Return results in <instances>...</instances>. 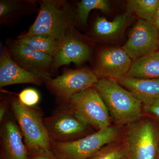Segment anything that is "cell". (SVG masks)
<instances>
[{
  "label": "cell",
  "mask_w": 159,
  "mask_h": 159,
  "mask_svg": "<svg viewBox=\"0 0 159 159\" xmlns=\"http://www.w3.org/2000/svg\"><path fill=\"white\" fill-rule=\"evenodd\" d=\"M38 14L28 31L19 37L34 35L50 36L62 41L76 23L75 9L65 0H39Z\"/></svg>",
  "instance_id": "1"
},
{
  "label": "cell",
  "mask_w": 159,
  "mask_h": 159,
  "mask_svg": "<svg viewBox=\"0 0 159 159\" xmlns=\"http://www.w3.org/2000/svg\"><path fill=\"white\" fill-rule=\"evenodd\" d=\"M105 102L114 122L123 125L136 122L142 116V102L115 79H99L94 86Z\"/></svg>",
  "instance_id": "2"
},
{
  "label": "cell",
  "mask_w": 159,
  "mask_h": 159,
  "mask_svg": "<svg viewBox=\"0 0 159 159\" xmlns=\"http://www.w3.org/2000/svg\"><path fill=\"white\" fill-rule=\"evenodd\" d=\"M119 129L109 126L80 139L64 142H51V151L58 159H88L102 147L116 142Z\"/></svg>",
  "instance_id": "3"
},
{
  "label": "cell",
  "mask_w": 159,
  "mask_h": 159,
  "mask_svg": "<svg viewBox=\"0 0 159 159\" xmlns=\"http://www.w3.org/2000/svg\"><path fill=\"white\" fill-rule=\"evenodd\" d=\"M10 103L28 151L38 149L51 151V139L39 113L23 105L15 97L11 98Z\"/></svg>",
  "instance_id": "4"
},
{
  "label": "cell",
  "mask_w": 159,
  "mask_h": 159,
  "mask_svg": "<svg viewBox=\"0 0 159 159\" xmlns=\"http://www.w3.org/2000/svg\"><path fill=\"white\" fill-rule=\"evenodd\" d=\"M63 104L83 122L97 131L110 126L108 109L94 87L77 94Z\"/></svg>",
  "instance_id": "5"
},
{
  "label": "cell",
  "mask_w": 159,
  "mask_h": 159,
  "mask_svg": "<svg viewBox=\"0 0 159 159\" xmlns=\"http://www.w3.org/2000/svg\"><path fill=\"white\" fill-rule=\"evenodd\" d=\"M124 159H157L159 150V130L150 121L132 125L126 132Z\"/></svg>",
  "instance_id": "6"
},
{
  "label": "cell",
  "mask_w": 159,
  "mask_h": 159,
  "mask_svg": "<svg viewBox=\"0 0 159 159\" xmlns=\"http://www.w3.org/2000/svg\"><path fill=\"white\" fill-rule=\"evenodd\" d=\"M6 46L12 59L23 68L39 77L44 83L52 79L53 57L32 48L17 39H8Z\"/></svg>",
  "instance_id": "7"
},
{
  "label": "cell",
  "mask_w": 159,
  "mask_h": 159,
  "mask_svg": "<svg viewBox=\"0 0 159 159\" xmlns=\"http://www.w3.org/2000/svg\"><path fill=\"white\" fill-rule=\"evenodd\" d=\"M98 80L93 70L73 69L65 70L62 74L45 84L63 103L77 94L95 86Z\"/></svg>",
  "instance_id": "8"
},
{
  "label": "cell",
  "mask_w": 159,
  "mask_h": 159,
  "mask_svg": "<svg viewBox=\"0 0 159 159\" xmlns=\"http://www.w3.org/2000/svg\"><path fill=\"white\" fill-rule=\"evenodd\" d=\"M43 120L51 142L74 141L89 130V125L65 106Z\"/></svg>",
  "instance_id": "9"
},
{
  "label": "cell",
  "mask_w": 159,
  "mask_h": 159,
  "mask_svg": "<svg viewBox=\"0 0 159 159\" xmlns=\"http://www.w3.org/2000/svg\"><path fill=\"white\" fill-rule=\"evenodd\" d=\"M159 40V33L154 25L139 20L131 30L122 48L134 60L157 51Z\"/></svg>",
  "instance_id": "10"
},
{
  "label": "cell",
  "mask_w": 159,
  "mask_h": 159,
  "mask_svg": "<svg viewBox=\"0 0 159 159\" xmlns=\"http://www.w3.org/2000/svg\"><path fill=\"white\" fill-rule=\"evenodd\" d=\"M91 52V47L73 26L60 42L53 57L52 73L60 67L72 63L77 65L82 64L90 59Z\"/></svg>",
  "instance_id": "11"
},
{
  "label": "cell",
  "mask_w": 159,
  "mask_h": 159,
  "mask_svg": "<svg viewBox=\"0 0 159 159\" xmlns=\"http://www.w3.org/2000/svg\"><path fill=\"white\" fill-rule=\"evenodd\" d=\"M132 63V59L122 48L104 49L98 53L93 71L99 79L116 80L126 76Z\"/></svg>",
  "instance_id": "12"
},
{
  "label": "cell",
  "mask_w": 159,
  "mask_h": 159,
  "mask_svg": "<svg viewBox=\"0 0 159 159\" xmlns=\"http://www.w3.org/2000/svg\"><path fill=\"white\" fill-rule=\"evenodd\" d=\"M42 80L23 68L12 59L6 46L0 55V88L16 84H31L41 86Z\"/></svg>",
  "instance_id": "13"
},
{
  "label": "cell",
  "mask_w": 159,
  "mask_h": 159,
  "mask_svg": "<svg viewBox=\"0 0 159 159\" xmlns=\"http://www.w3.org/2000/svg\"><path fill=\"white\" fill-rule=\"evenodd\" d=\"M2 153L5 159H28L29 151L23 141L22 134L11 119L3 123L1 133Z\"/></svg>",
  "instance_id": "14"
},
{
  "label": "cell",
  "mask_w": 159,
  "mask_h": 159,
  "mask_svg": "<svg viewBox=\"0 0 159 159\" xmlns=\"http://www.w3.org/2000/svg\"><path fill=\"white\" fill-rule=\"evenodd\" d=\"M39 10V5L35 0H1L0 25H12L24 16Z\"/></svg>",
  "instance_id": "15"
},
{
  "label": "cell",
  "mask_w": 159,
  "mask_h": 159,
  "mask_svg": "<svg viewBox=\"0 0 159 159\" xmlns=\"http://www.w3.org/2000/svg\"><path fill=\"white\" fill-rule=\"evenodd\" d=\"M116 80L144 105L159 99V79H137L124 77Z\"/></svg>",
  "instance_id": "16"
},
{
  "label": "cell",
  "mask_w": 159,
  "mask_h": 159,
  "mask_svg": "<svg viewBox=\"0 0 159 159\" xmlns=\"http://www.w3.org/2000/svg\"><path fill=\"white\" fill-rule=\"evenodd\" d=\"M125 77L137 79H159V51L134 60Z\"/></svg>",
  "instance_id": "17"
},
{
  "label": "cell",
  "mask_w": 159,
  "mask_h": 159,
  "mask_svg": "<svg viewBox=\"0 0 159 159\" xmlns=\"http://www.w3.org/2000/svg\"><path fill=\"white\" fill-rule=\"evenodd\" d=\"M129 13L119 15L112 21L97 16L93 24V34L98 39L107 38L119 34L123 30L128 21Z\"/></svg>",
  "instance_id": "18"
},
{
  "label": "cell",
  "mask_w": 159,
  "mask_h": 159,
  "mask_svg": "<svg viewBox=\"0 0 159 159\" xmlns=\"http://www.w3.org/2000/svg\"><path fill=\"white\" fill-rule=\"evenodd\" d=\"M17 39L35 49L54 57L57 51L60 42L50 36L34 35L25 37H18Z\"/></svg>",
  "instance_id": "19"
},
{
  "label": "cell",
  "mask_w": 159,
  "mask_h": 159,
  "mask_svg": "<svg viewBox=\"0 0 159 159\" xmlns=\"http://www.w3.org/2000/svg\"><path fill=\"white\" fill-rule=\"evenodd\" d=\"M75 9L76 22L86 27L90 12L93 10H99L103 13H109L110 11V6L106 0H81L76 4Z\"/></svg>",
  "instance_id": "20"
},
{
  "label": "cell",
  "mask_w": 159,
  "mask_h": 159,
  "mask_svg": "<svg viewBox=\"0 0 159 159\" xmlns=\"http://www.w3.org/2000/svg\"><path fill=\"white\" fill-rule=\"evenodd\" d=\"M159 0H130L127 2L129 12H133L142 20L154 24Z\"/></svg>",
  "instance_id": "21"
},
{
  "label": "cell",
  "mask_w": 159,
  "mask_h": 159,
  "mask_svg": "<svg viewBox=\"0 0 159 159\" xmlns=\"http://www.w3.org/2000/svg\"><path fill=\"white\" fill-rule=\"evenodd\" d=\"M112 143L102 147L88 159H125L126 153L125 144Z\"/></svg>",
  "instance_id": "22"
},
{
  "label": "cell",
  "mask_w": 159,
  "mask_h": 159,
  "mask_svg": "<svg viewBox=\"0 0 159 159\" xmlns=\"http://www.w3.org/2000/svg\"><path fill=\"white\" fill-rule=\"evenodd\" d=\"M20 102L23 105L31 107L38 103L39 101V94L37 90L32 88L23 90L18 94Z\"/></svg>",
  "instance_id": "23"
},
{
  "label": "cell",
  "mask_w": 159,
  "mask_h": 159,
  "mask_svg": "<svg viewBox=\"0 0 159 159\" xmlns=\"http://www.w3.org/2000/svg\"><path fill=\"white\" fill-rule=\"evenodd\" d=\"M28 159H58L51 150L38 149L29 152Z\"/></svg>",
  "instance_id": "24"
},
{
  "label": "cell",
  "mask_w": 159,
  "mask_h": 159,
  "mask_svg": "<svg viewBox=\"0 0 159 159\" xmlns=\"http://www.w3.org/2000/svg\"><path fill=\"white\" fill-rule=\"evenodd\" d=\"M144 108L146 112L159 119V99L150 104L144 105Z\"/></svg>",
  "instance_id": "25"
},
{
  "label": "cell",
  "mask_w": 159,
  "mask_h": 159,
  "mask_svg": "<svg viewBox=\"0 0 159 159\" xmlns=\"http://www.w3.org/2000/svg\"><path fill=\"white\" fill-rule=\"evenodd\" d=\"M8 104V100L5 98L1 102L0 105V121L2 122L5 118L6 112H7V106Z\"/></svg>",
  "instance_id": "26"
},
{
  "label": "cell",
  "mask_w": 159,
  "mask_h": 159,
  "mask_svg": "<svg viewBox=\"0 0 159 159\" xmlns=\"http://www.w3.org/2000/svg\"><path fill=\"white\" fill-rule=\"evenodd\" d=\"M153 24L156 27L159 33V6L157 10Z\"/></svg>",
  "instance_id": "27"
},
{
  "label": "cell",
  "mask_w": 159,
  "mask_h": 159,
  "mask_svg": "<svg viewBox=\"0 0 159 159\" xmlns=\"http://www.w3.org/2000/svg\"><path fill=\"white\" fill-rule=\"evenodd\" d=\"M157 159H159V150L158 154V156H157Z\"/></svg>",
  "instance_id": "28"
},
{
  "label": "cell",
  "mask_w": 159,
  "mask_h": 159,
  "mask_svg": "<svg viewBox=\"0 0 159 159\" xmlns=\"http://www.w3.org/2000/svg\"><path fill=\"white\" fill-rule=\"evenodd\" d=\"M158 49H159V40L158 42Z\"/></svg>",
  "instance_id": "29"
}]
</instances>
